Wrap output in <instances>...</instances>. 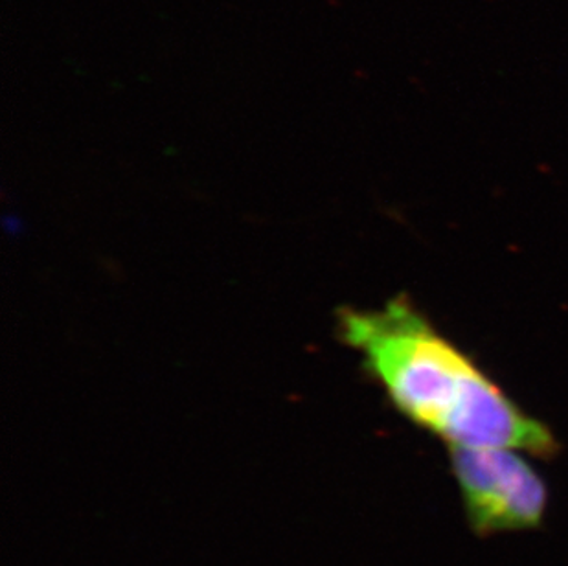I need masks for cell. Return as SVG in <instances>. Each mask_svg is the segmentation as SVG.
Instances as JSON below:
<instances>
[{"label": "cell", "mask_w": 568, "mask_h": 566, "mask_svg": "<svg viewBox=\"0 0 568 566\" xmlns=\"http://www.w3.org/2000/svg\"><path fill=\"white\" fill-rule=\"evenodd\" d=\"M338 333L359 353L396 411L449 449H514L556 458L559 442L407 296L344 310Z\"/></svg>", "instance_id": "1"}, {"label": "cell", "mask_w": 568, "mask_h": 566, "mask_svg": "<svg viewBox=\"0 0 568 566\" xmlns=\"http://www.w3.org/2000/svg\"><path fill=\"white\" fill-rule=\"evenodd\" d=\"M467 524L477 537L539 529L548 512L541 473L514 449H449Z\"/></svg>", "instance_id": "2"}]
</instances>
